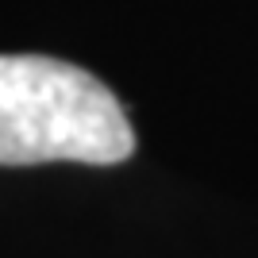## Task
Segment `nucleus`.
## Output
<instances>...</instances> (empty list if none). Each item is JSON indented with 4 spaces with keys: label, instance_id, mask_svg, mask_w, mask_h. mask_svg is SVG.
Listing matches in <instances>:
<instances>
[{
    "label": "nucleus",
    "instance_id": "1",
    "mask_svg": "<svg viewBox=\"0 0 258 258\" xmlns=\"http://www.w3.org/2000/svg\"><path fill=\"white\" fill-rule=\"evenodd\" d=\"M131 154L127 112L100 77L46 54H0V166H116Z\"/></svg>",
    "mask_w": 258,
    "mask_h": 258
}]
</instances>
